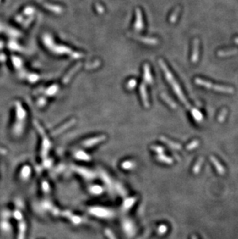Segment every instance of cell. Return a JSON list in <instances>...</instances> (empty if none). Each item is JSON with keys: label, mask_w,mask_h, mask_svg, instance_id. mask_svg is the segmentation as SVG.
Listing matches in <instances>:
<instances>
[{"label": "cell", "mask_w": 238, "mask_h": 239, "mask_svg": "<svg viewBox=\"0 0 238 239\" xmlns=\"http://www.w3.org/2000/svg\"><path fill=\"white\" fill-rule=\"evenodd\" d=\"M160 64H161V67H162V70H163L164 72H165V75L167 78V81H168L169 82V84L172 85V88H173V90L175 91L176 94L178 95L179 98L180 99L181 102L187 106V108H189V104L188 103V102H187V98H186L184 94L182 93V89H181L180 86H179V84L177 83L176 81L175 80V78H174L173 76H172V75L171 74V72L169 71V69L167 68L166 66H165V64L162 62V60H160Z\"/></svg>", "instance_id": "1"}, {"label": "cell", "mask_w": 238, "mask_h": 239, "mask_svg": "<svg viewBox=\"0 0 238 239\" xmlns=\"http://www.w3.org/2000/svg\"><path fill=\"white\" fill-rule=\"evenodd\" d=\"M195 83L197 85H200V86L206 87L207 89H211V90L217 91V92H222V93H227V94H232L234 93V89L231 87L228 86H224V85H219L213 84L211 82L207 81L206 80H203L201 78H196Z\"/></svg>", "instance_id": "2"}, {"label": "cell", "mask_w": 238, "mask_h": 239, "mask_svg": "<svg viewBox=\"0 0 238 239\" xmlns=\"http://www.w3.org/2000/svg\"><path fill=\"white\" fill-rule=\"evenodd\" d=\"M199 40L195 39L193 41V47H192V53L191 60L193 64H196L199 60Z\"/></svg>", "instance_id": "3"}, {"label": "cell", "mask_w": 238, "mask_h": 239, "mask_svg": "<svg viewBox=\"0 0 238 239\" xmlns=\"http://www.w3.org/2000/svg\"><path fill=\"white\" fill-rule=\"evenodd\" d=\"M209 159H210L211 163H213V165H214L215 169L217 170V173H218L219 175L225 174V173H226L225 168H224V166H223L220 163H219V161L215 157V156H211L210 157H209Z\"/></svg>", "instance_id": "4"}, {"label": "cell", "mask_w": 238, "mask_h": 239, "mask_svg": "<svg viewBox=\"0 0 238 239\" xmlns=\"http://www.w3.org/2000/svg\"><path fill=\"white\" fill-rule=\"evenodd\" d=\"M161 140L163 141V142H165V144L168 145L169 147H171L172 149H181V148H182V146H181L180 144L177 143V142H172V141L169 140V139H166L165 137H161Z\"/></svg>", "instance_id": "5"}, {"label": "cell", "mask_w": 238, "mask_h": 239, "mask_svg": "<svg viewBox=\"0 0 238 239\" xmlns=\"http://www.w3.org/2000/svg\"><path fill=\"white\" fill-rule=\"evenodd\" d=\"M238 53V49H230L227 50H219L218 52L219 57H228L231 55H234Z\"/></svg>", "instance_id": "6"}, {"label": "cell", "mask_w": 238, "mask_h": 239, "mask_svg": "<svg viewBox=\"0 0 238 239\" xmlns=\"http://www.w3.org/2000/svg\"><path fill=\"white\" fill-rule=\"evenodd\" d=\"M191 113H192V117H193V119H195L197 122H202L203 119L202 113H201L199 111L197 110V108H192V110H191Z\"/></svg>", "instance_id": "7"}, {"label": "cell", "mask_w": 238, "mask_h": 239, "mask_svg": "<svg viewBox=\"0 0 238 239\" xmlns=\"http://www.w3.org/2000/svg\"><path fill=\"white\" fill-rule=\"evenodd\" d=\"M157 159H158L159 161H160V162L166 163V164H172V163H173V160H172V158L169 157V156H165V155L162 154V153L158 155Z\"/></svg>", "instance_id": "8"}, {"label": "cell", "mask_w": 238, "mask_h": 239, "mask_svg": "<svg viewBox=\"0 0 238 239\" xmlns=\"http://www.w3.org/2000/svg\"><path fill=\"white\" fill-rule=\"evenodd\" d=\"M203 163V158L200 157L198 160H197V162L196 163V164L194 165L193 168H192V173H193L194 174H198L199 173Z\"/></svg>", "instance_id": "9"}, {"label": "cell", "mask_w": 238, "mask_h": 239, "mask_svg": "<svg viewBox=\"0 0 238 239\" xmlns=\"http://www.w3.org/2000/svg\"><path fill=\"white\" fill-rule=\"evenodd\" d=\"M135 201H136V199H135V198H129V199H127L126 201H125V203H124V206H123L124 209L128 210L129 208H130L131 207H132V205L135 203Z\"/></svg>", "instance_id": "10"}, {"label": "cell", "mask_w": 238, "mask_h": 239, "mask_svg": "<svg viewBox=\"0 0 238 239\" xmlns=\"http://www.w3.org/2000/svg\"><path fill=\"white\" fill-rule=\"evenodd\" d=\"M91 212L93 214H96L97 216L99 217H105V215L107 217V215H108V212L103 209H93L91 210Z\"/></svg>", "instance_id": "11"}, {"label": "cell", "mask_w": 238, "mask_h": 239, "mask_svg": "<svg viewBox=\"0 0 238 239\" xmlns=\"http://www.w3.org/2000/svg\"><path fill=\"white\" fill-rule=\"evenodd\" d=\"M199 144H200L199 141L197 140V139H196V140H193L192 142H190V143L187 146V150H192V149L198 147V146H199Z\"/></svg>", "instance_id": "12"}, {"label": "cell", "mask_w": 238, "mask_h": 239, "mask_svg": "<svg viewBox=\"0 0 238 239\" xmlns=\"http://www.w3.org/2000/svg\"><path fill=\"white\" fill-rule=\"evenodd\" d=\"M168 231V227L165 225H162L158 228V234L159 235H163Z\"/></svg>", "instance_id": "13"}, {"label": "cell", "mask_w": 238, "mask_h": 239, "mask_svg": "<svg viewBox=\"0 0 238 239\" xmlns=\"http://www.w3.org/2000/svg\"><path fill=\"white\" fill-rule=\"evenodd\" d=\"M77 158H78V159H84V160H86V161H89L90 159V157L88 156L87 154H85L83 152H79L77 153L76 155Z\"/></svg>", "instance_id": "14"}, {"label": "cell", "mask_w": 238, "mask_h": 239, "mask_svg": "<svg viewBox=\"0 0 238 239\" xmlns=\"http://www.w3.org/2000/svg\"><path fill=\"white\" fill-rule=\"evenodd\" d=\"M227 114V111L226 110V109H224V110L221 111L220 113H219V115L218 116V121L219 122H223L224 120H225Z\"/></svg>", "instance_id": "15"}, {"label": "cell", "mask_w": 238, "mask_h": 239, "mask_svg": "<svg viewBox=\"0 0 238 239\" xmlns=\"http://www.w3.org/2000/svg\"><path fill=\"white\" fill-rule=\"evenodd\" d=\"M134 166V163L131 162V161H126V162L123 163L122 164V168L124 169H131V168L133 167Z\"/></svg>", "instance_id": "16"}, {"label": "cell", "mask_w": 238, "mask_h": 239, "mask_svg": "<svg viewBox=\"0 0 238 239\" xmlns=\"http://www.w3.org/2000/svg\"><path fill=\"white\" fill-rule=\"evenodd\" d=\"M179 13V8H177L176 10L174 12L173 14H172V16H171L170 21L172 22V23H173V22H175L176 20V18H177V16H178Z\"/></svg>", "instance_id": "17"}, {"label": "cell", "mask_w": 238, "mask_h": 239, "mask_svg": "<svg viewBox=\"0 0 238 239\" xmlns=\"http://www.w3.org/2000/svg\"><path fill=\"white\" fill-rule=\"evenodd\" d=\"M30 173V169L29 166H26L23 170V176L24 178H27Z\"/></svg>", "instance_id": "18"}, {"label": "cell", "mask_w": 238, "mask_h": 239, "mask_svg": "<svg viewBox=\"0 0 238 239\" xmlns=\"http://www.w3.org/2000/svg\"><path fill=\"white\" fill-rule=\"evenodd\" d=\"M152 150H154L155 152H156L157 153H159V154H161V153H162L164 152V149L162 147H161V146H152Z\"/></svg>", "instance_id": "19"}, {"label": "cell", "mask_w": 238, "mask_h": 239, "mask_svg": "<svg viewBox=\"0 0 238 239\" xmlns=\"http://www.w3.org/2000/svg\"><path fill=\"white\" fill-rule=\"evenodd\" d=\"M91 191L93 192L94 193H96V194H98V193H101L102 188L99 186H94L93 187L91 188Z\"/></svg>", "instance_id": "20"}, {"label": "cell", "mask_w": 238, "mask_h": 239, "mask_svg": "<svg viewBox=\"0 0 238 239\" xmlns=\"http://www.w3.org/2000/svg\"><path fill=\"white\" fill-rule=\"evenodd\" d=\"M42 187H43V190L45 192H48L50 191V186L47 182L43 181V183H42Z\"/></svg>", "instance_id": "21"}, {"label": "cell", "mask_w": 238, "mask_h": 239, "mask_svg": "<svg viewBox=\"0 0 238 239\" xmlns=\"http://www.w3.org/2000/svg\"><path fill=\"white\" fill-rule=\"evenodd\" d=\"M70 220H71L72 222H73V223H74V224L80 223V221L81 220V219H80L79 217L73 216V215H72L71 218H70Z\"/></svg>", "instance_id": "22"}, {"label": "cell", "mask_w": 238, "mask_h": 239, "mask_svg": "<svg viewBox=\"0 0 238 239\" xmlns=\"http://www.w3.org/2000/svg\"><path fill=\"white\" fill-rule=\"evenodd\" d=\"M105 233H106L107 236L108 237V238L109 239H116L115 238V236H114V235L111 233V231L110 230H106L105 231Z\"/></svg>", "instance_id": "23"}, {"label": "cell", "mask_w": 238, "mask_h": 239, "mask_svg": "<svg viewBox=\"0 0 238 239\" xmlns=\"http://www.w3.org/2000/svg\"><path fill=\"white\" fill-rule=\"evenodd\" d=\"M191 239H198V238H197V237L195 235H192V236H191Z\"/></svg>", "instance_id": "24"}, {"label": "cell", "mask_w": 238, "mask_h": 239, "mask_svg": "<svg viewBox=\"0 0 238 239\" xmlns=\"http://www.w3.org/2000/svg\"><path fill=\"white\" fill-rule=\"evenodd\" d=\"M234 42H235V43L238 44V37H236L235 39H234Z\"/></svg>", "instance_id": "25"}]
</instances>
